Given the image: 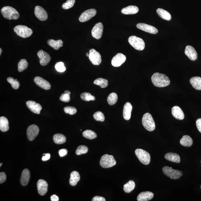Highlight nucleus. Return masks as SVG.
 Returning a JSON list of instances; mask_svg holds the SVG:
<instances>
[{"label":"nucleus","instance_id":"1","mask_svg":"<svg viewBox=\"0 0 201 201\" xmlns=\"http://www.w3.org/2000/svg\"><path fill=\"white\" fill-rule=\"evenodd\" d=\"M153 84L158 87H164L168 86L170 83L169 77L165 74L159 73H155L151 77Z\"/></svg>","mask_w":201,"mask_h":201},{"label":"nucleus","instance_id":"2","mask_svg":"<svg viewBox=\"0 0 201 201\" xmlns=\"http://www.w3.org/2000/svg\"><path fill=\"white\" fill-rule=\"evenodd\" d=\"M1 12L4 18L7 20H17L20 17V15L16 9L13 7L7 6L1 9Z\"/></svg>","mask_w":201,"mask_h":201},{"label":"nucleus","instance_id":"3","mask_svg":"<svg viewBox=\"0 0 201 201\" xmlns=\"http://www.w3.org/2000/svg\"><path fill=\"white\" fill-rule=\"evenodd\" d=\"M142 123L143 126L146 130L152 131L155 129V123L150 114L146 113L144 114L142 118Z\"/></svg>","mask_w":201,"mask_h":201},{"label":"nucleus","instance_id":"4","mask_svg":"<svg viewBox=\"0 0 201 201\" xmlns=\"http://www.w3.org/2000/svg\"><path fill=\"white\" fill-rule=\"evenodd\" d=\"M116 164V162L113 156L108 154L102 156L100 161V166L105 169L113 167Z\"/></svg>","mask_w":201,"mask_h":201},{"label":"nucleus","instance_id":"5","mask_svg":"<svg viewBox=\"0 0 201 201\" xmlns=\"http://www.w3.org/2000/svg\"><path fill=\"white\" fill-rule=\"evenodd\" d=\"M14 32L21 37L26 38L29 37L32 34V31L27 27L18 25L14 28Z\"/></svg>","mask_w":201,"mask_h":201},{"label":"nucleus","instance_id":"6","mask_svg":"<svg viewBox=\"0 0 201 201\" xmlns=\"http://www.w3.org/2000/svg\"><path fill=\"white\" fill-rule=\"evenodd\" d=\"M135 153L141 163L145 165L150 163V156L148 152L140 149H138L135 150Z\"/></svg>","mask_w":201,"mask_h":201},{"label":"nucleus","instance_id":"7","mask_svg":"<svg viewBox=\"0 0 201 201\" xmlns=\"http://www.w3.org/2000/svg\"><path fill=\"white\" fill-rule=\"evenodd\" d=\"M128 42L129 44L135 49L141 51L144 49L145 43L142 38L136 36H131L129 37Z\"/></svg>","mask_w":201,"mask_h":201},{"label":"nucleus","instance_id":"8","mask_svg":"<svg viewBox=\"0 0 201 201\" xmlns=\"http://www.w3.org/2000/svg\"><path fill=\"white\" fill-rule=\"evenodd\" d=\"M164 174L172 179H178L182 176V172L177 170L174 169L171 167L165 166L162 169Z\"/></svg>","mask_w":201,"mask_h":201},{"label":"nucleus","instance_id":"9","mask_svg":"<svg viewBox=\"0 0 201 201\" xmlns=\"http://www.w3.org/2000/svg\"><path fill=\"white\" fill-rule=\"evenodd\" d=\"M89 58L91 62L95 65H98L101 62V56L95 49H91L89 51Z\"/></svg>","mask_w":201,"mask_h":201},{"label":"nucleus","instance_id":"10","mask_svg":"<svg viewBox=\"0 0 201 201\" xmlns=\"http://www.w3.org/2000/svg\"><path fill=\"white\" fill-rule=\"evenodd\" d=\"M39 132V127L35 125H30L27 130V136L30 141L33 140L37 136Z\"/></svg>","mask_w":201,"mask_h":201},{"label":"nucleus","instance_id":"11","mask_svg":"<svg viewBox=\"0 0 201 201\" xmlns=\"http://www.w3.org/2000/svg\"><path fill=\"white\" fill-rule=\"evenodd\" d=\"M96 13V9H88L84 11L81 14L79 18V21L82 22H86L95 16Z\"/></svg>","mask_w":201,"mask_h":201},{"label":"nucleus","instance_id":"12","mask_svg":"<svg viewBox=\"0 0 201 201\" xmlns=\"http://www.w3.org/2000/svg\"><path fill=\"white\" fill-rule=\"evenodd\" d=\"M103 32V26L102 23L99 22L95 26L91 31L92 35L96 39H100L101 37Z\"/></svg>","mask_w":201,"mask_h":201},{"label":"nucleus","instance_id":"13","mask_svg":"<svg viewBox=\"0 0 201 201\" xmlns=\"http://www.w3.org/2000/svg\"><path fill=\"white\" fill-rule=\"evenodd\" d=\"M34 13L37 18L40 21H46L48 18L47 13L45 9L39 6L36 7L35 8Z\"/></svg>","mask_w":201,"mask_h":201},{"label":"nucleus","instance_id":"14","mask_svg":"<svg viewBox=\"0 0 201 201\" xmlns=\"http://www.w3.org/2000/svg\"><path fill=\"white\" fill-rule=\"evenodd\" d=\"M137 27L139 29L144 31L152 34H156L158 32L157 28L154 26L148 25L145 23H140L137 24Z\"/></svg>","mask_w":201,"mask_h":201},{"label":"nucleus","instance_id":"15","mask_svg":"<svg viewBox=\"0 0 201 201\" xmlns=\"http://www.w3.org/2000/svg\"><path fill=\"white\" fill-rule=\"evenodd\" d=\"M37 54L40 59V65L42 66L47 65L51 60V57L49 54L42 50L38 51Z\"/></svg>","mask_w":201,"mask_h":201},{"label":"nucleus","instance_id":"16","mask_svg":"<svg viewBox=\"0 0 201 201\" xmlns=\"http://www.w3.org/2000/svg\"><path fill=\"white\" fill-rule=\"evenodd\" d=\"M126 57L123 54L119 53L114 56L111 61V64L114 67H119L125 62Z\"/></svg>","mask_w":201,"mask_h":201},{"label":"nucleus","instance_id":"17","mask_svg":"<svg viewBox=\"0 0 201 201\" xmlns=\"http://www.w3.org/2000/svg\"><path fill=\"white\" fill-rule=\"evenodd\" d=\"M37 187L38 193L41 196H44L47 192L48 183L43 179H40L38 181Z\"/></svg>","mask_w":201,"mask_h":201},{"label":"nucleus","instance_id":"18","mask_svg":"<svg viewBox=\"0 0 201 201\" xmlns=\"http://www.w3.org/2000/svg\"><path fill=\"white\" fill-rule=\"evenodd\" d=\"M26 105L30 110L35 114H40L42 109L39 104L37 103L32 100H28L26 102Z\"/></svg>","mask_w":201,"mask_h":201},{"label":"nucleus","instance_id":"19","mask_svg":"<svg viewBox=\"0 0 201 201\" xmlns=\"http://www.w3.org/2000/svg\"><path fill=\"white\" fill-rule=\"evenodd\" d=\"M35 83L37 86L45 90H49L51 88V85L47 81L39 76H37L34 79Z\"/></svg>","mask_w":201,"mask_h":201},{"label":"nucleus","instance_id":"20","mask_svg":"<svg viewBox=\"0 0 201 201\" xmlns=\"http://www.w3.org/2000/svg\"><path fill=\"white\" fill-rule=\"evenodd\" d=\"M185 53L191 61H196L198 58V54L196 50L192 46H187L185 47Z\"/></svg>","mask_w":201,"mask_h":201},{"label":"nucleus","instance_id":"21","mask_svg":"<svg viewBox=\"0 0 201 201\" xmlns=\"http://www.w3.org/2000/svg\"><path fill=\"white\" fill-rule=\"evenodd\" d=\"M171 112L172 115L175 119L179 120H182L184 118V113L179 106H174L172 108Z\"/></svg>","mask_w":201,"mask_h":201},{"label":"nucleus","instance_id":"22","mask_svg":"<svg viewBox=\"0 0 201 201\" xmlns=\"http://www.w3.org/2000/svg\"><path fill=\"white\" fill-rule=\"evenodd\" d=\"M30 174L28 169H25L23 170L21 174L20 182L22 186H26L28 184L30 181Z\"/></svg>","mask_w":201,"mask_h":201},{"label":"nucleus","instance_id":"23","mask_svg":"<svg viewBox=\"0 0 201 201\" xmlns=\"http://www.w3.org/2000/svg\"><path fill=\"white\" fill-rule=\"evenodd\" d=\"M132 106L129 102H127L124 106L123 116L125 120H128L130 119L131 112L132 111Z\"/></svg>","mask_w":201,"mask_h":201},{"label":"nucleus","instance_id":"24","mask_svg":"<svg viewBox=\"0 0 201 201\" xmlns=\"http://www.w3.org/2000/svg\"><path fill=\"white\" fill-rule=\"evenodd\" d=\"M154 196V193L150 191H145L139 194L137 197L138 201H148L152 199Z\"/></svg>","mask_w":201,"mask_h":201},{"label":"nucleus","instance_id":"25","mask_svg":"<svg viewBox=\"0 0 201 201\" xmlns=\"http://www.w3.org/2000/svg\"><path fill=\"white\" fill-rule=\"evenodd\" d=\"M165 158L168 161L175 162V163H179L181 161L180 156L179 154L172 152L168 153L166 154Z\"/></svg>","mask_w":201,"mask_h":201},{"label":"nucleus","instance_id":"26","mask_svg":"<svg viewBox=\"0 0 201 201\" xmlns=\"http://www.w3.org/2000/svg\"><path fill=\"white\" fill-rule=\"evenodd\" d=\"M139 11L138 7L135 6H129L122 9L121 12L125 15L135 14Z\"/></svg>","mask_w":201,"mask_h":201},{"label":"nucleus","instance_id":"27","mask_svg":"<svg viewBox=\"0 0 201 201\" xmlns=\"http://www.w3.org/2000/svg\"><path fill=\"white\" fill-rule=\"evenodd\" d=\"M80 176L78 172L73 171L71 174V177L69 179V183L71 186H74L77 184L78 182L80 181Z\"/></svg>","mask_w":201,"mask_h":201},{"label":"nucleus","instance_id":"28","mask_svg":"<svg viewBox=\"0 0 201 201\" xmlns=\"http://www.w3.org/2000/svg\"><path fill=\"white\" fill-rule=\"evenodd\" d=\"M190 81L191 84L195 89L198 90H201V78L200 77L198 76L192 77L190 79Z\"/></svg>","mask_w":201,"mask_h":201},{"label":"nucleus","instance_id":"29","mask_svg":"<svg viewBox=\"0 0 201 201\" xmlns=\"http://www.w3.org/2000/svg\"><path fill=\"white\" fill-rule=\"evenodd\" d=\"M47 44L50 47L56 50H59V48L62 47L63 42L61 40H55L50 39L48 40Z\"/></svg>","mask_w":201,"mask_h":201},{"label":"nucleus","instance_id":"30","mask_svg":"<svg viewBox=\"0 0 201 201\" xmlns=\"http://www.w3.org/2000/svg\"><path fill=\"white\" fill-rule=\"evenodd\" d=\"M156 12L159 16L164 20L170 21L171 20V16L169 13L167 11L162 8H158Z\"/></svg>","mask_w":201,"mask_h":201},{"label":"nucleus","instance_id":"31","mask_svg":"<svg viewBox=\"0 0 201 201\" xmlns=\"http://www.w3.org/2000/svg\"><path fill=\"white\" fill-rule=\"evenodd\" d=\"M9 129V122L7 118L1 117L0 118V130L2 132H6Z\"/></svg>","mask_w":201,"mask_h":201},{"label":"nucleus","instance_id":"32","mask_svg":"<svg viewBox=\"0 0 201 201\" xmlns=\"http://www.w3.org/2000/svg\"><path fill=\"white\" fill-rule=\"evenodd\" d=\"M180 143L182 145L189 147L192 146L193 144V140L190 136H188V135H184L181 139Z\"/></svg>","mask_w":201,"mask_h":201},{"label":"nucleus","instance_id":"33","mask_svg":"<svg viewBox=\"0 0 201 201\" xmlns=\"http://www.w3.org/2000/svg\"><path fill=\"white\" fill-rule=\"evenodd\" d=\"M53 140L54 142L57 144H62L66 142V138L62 134H56L54 135Z\"/></svg>","mask_w":201,"mask_h":201},{"label":"nucleus","instance_id":"34","mask_svg":"<svg viewBox=\"0 0 201 201\" xmlns=\"http://www.w3.org/2000/svg\"><path fill=\"white\" fill-rule=\"evenodd\" d=\"M135 187V184L134 181L130 180L124 185L123 190L125 193H130L134 190Z\"/></svg>","mask_w":201,"mask_h":201},{"label":"nucleus","instance_id":"35","mask_svg":"<svg viewBox=\"0 0 201 201\" xmlns=\"http://www.w3.org/2000/svg\"><path fill=\"white\" fill-rule=\"evenodd\" d=\"M82 135L84 138L90 140H93L97 137V135L94 131L90 130L84 131L82 133Z\"/></svg>","mask_w":201,"mask_h":201},{"label":"nucleus","instance_id":"36","mask_svg":"<svg viewBox=\"0 0 201 201\" xmlns=\"http://www.w3.org/2000/svg\"><path fill=\"white\" fill-rule=\"evenodd\" d=\"M94 83V84L100 86L101 88H105L108 86V81L105 79L99 78L95 80Z\"/></svg>","mask_w":201,"mask_h":201},{"label":"nucleus","instance_id":"37","mask_svg":"<svg viewBox=\"0 0 201 201\" xmlns=\"http://www.w3.org/2000/svg\"><path fill=\"white\" fill-rule=\"evenodd\" d=\"M118 100V96L115 92L111 93L107 98L108 104L110 105H113L116 103Z\"/></svg>","mask_w":201,"mask_h":201},{"label":"nucleus","instance_id":"38","mask_svg":"<svg viewBox=\"0 0 201 201\" xmlns=\"http://www.w3.org/2000/svg\"><path fill=\"white\" fill-rule=\"evenodd\" d=\"M28 63L26 59H21L18 64V71L19 72H22L27 68Z\"/></svg>","mask_w":201,"mask_h":201},{"label":"nucleus","instance_id":"39","mask_svg":"<svg viewBox=\"0 0 201 201\" xmlns=\"http://www.w3.org/2000/svg\"><path fill=\"white\" fill-rule=\"evenodd\" d=\"M81 99L86 101H89L90 100H96L94 96L88 92L83 93L81 94Z\"/></svg>","mask_w":201,"mask_h":201},{"label":"nucleus","instance_id":"40","mask_svg":"<svg viewBox=\"0 0 201 201\" xmlns=\"http://www.w3.org/2000/svg\"><path fill=\"white\" fill-rule=\"evenodd\" d=\"M7 82L11 84L13 88L15 90L18 89L20 87V84L18 81H17V80H14L11 77H9L7 78Z\"/></svg>","mask_w":201,"mask_h":201},{"label":"nucleus","instance_id":"41","mask_svg":"<svg viewBox=\"0 0 201 201\" xmlns=\"http://www.w3.org/2000/svg\"><path fill=\"white\" fill-rule=\"evenodd\" d=\"M71 92L68 90L65 91L64 93L62 94L60 97V100L65 102H69L70 100Z\"/></svg>","mask_w":201,"mask_h":201},{"label":"nucleus","instance_id":"42","mask_svg":"<svg viewBox=\"0 0 201 201\" xmlns=\"http://www.w3.org/2000/svg\"><path fill=\"white\" fill-rule=\"evenodd\" d=\"M88 150V149L87 147L84 145H81L77 148L76 151V154L78 155L86 154L87 153Z\"/></svg>","mask_w":201,"mask_h":201},{"label":"nucleus","instance_id":"43","mask_svg":"<svg viewBox=\"0 0 201 201\" xmlns=\"http://www.w3.org/2000/svg\"><path fill=\"white\" fill-rule=\"evenodd\" d=\"M93 117L94 119L97 121L103 122L105 120V117L104 114L100 111H97L95 113Z\"/></svg>","mask_w":201,"mask_h":201},{"label":"nucleus","instance_id":"44","mask_svg":"<svg viewBox=\"0 0 201 201\" xmlns=\"http://www.w3.org/2000/svg\"><path fill=\"white\" fill-rule=\"evenodd\" d=\"M75 2V0H67L66 2L63 4L62 7L65 9L71 8L74 6Z\"/></svg>","mask_w":201,"mask_h":201},{"label":"nucleus","instance_id":"45","mask_svg":"<svg viewBox=\"0 0 201 201\" xmlns=\"http://www.w3.org/2000/svg\"><path fill=\"white\" fill-rule=\"evenodd\" d=\"M65 113L66 114H69V115H73L76 114L77 112V110L74 107H71V106H66L64 109Z\"/></svg>","mask_w":201,"mask_h":201},{"label":"nucleus","instance_id":"46","mask_svg":"<svg viewBox=\"0 0 201 201\" xmlns=\"http://www.w3.org/2000/svg\"><path fill=\"white\" fill-rule=\"evenodd\" d=\"M56 70L59 72H63L66 70L64 64L62 62H59L56 63L55 66Z\"/></svg>","mask_w":201,"mask_h":201},{"label":"nucleus","instance_id":"47","mask_svg":"<svg viewBox=\"0 0 201 201\" xmlns=\"http://www.w3.org/2000/svg\"><path fill=\"white\" fill-rule=\"evenodd\" d=\"M7 175L5 173L1 172L0 173V183H3L6 180Z\"/></svg>","mask_w":201,"mask_h":201},{"label":"nucleus","instance_id":"48","mask_svg":"<svg viewBox=\"0 0 201 201\" xmlns=\"http://www.w3.org/2000/svg\"><path fill=\"white\" fill-rule=\"evenodd\" d=\"M59 154L60 156L61 157H64L66 156L67 154V150L65 149H63L60 150L59 151Z\"/></svg>","mask_w":201,"mask_h":201},{"label":"nucleus","instance_id":"49","mask_svg":"<svg viewBox=\"0 0 201 201\" xmlns=\"http://www.w3.org/2000/svg\"><path fill=\"white\" fill-rule=\"evenodd\" d=\"M92 201H105V199L103 197L96 196L92 199Z\"/></svg>","mask_w":201,"mask_h":201},{"label":"nucleus","instance_id":"50","mask_svg":"<svg viewBox=\"0 0 201 201\" xmlns=\"http://www.w3.org/2000/svg\"><path fill=\"white\" fill-rule=\"evenodd\" d=\"M50 158V154H43V156L42 158V161H45L49 160Z\"/></svg>","mask_w":201,"mask_h":201},{"label":"nucleus","instance_id":"51","mask_svg":"<svg viewBox=\"0 0 201 201\" xmlns=\"http://www.w3.org/2000/svg\"><path fill=\"white\" fill-rule=\"evenodd\" d=\"M196 125L197 128L201 133V119H199L196 121Z\"/></svg>","mask_w":201,"mask_h":201},{"label":"nucleus","instance_id":"52","mask_svg":"<svg viewBox=\"0 0 201 201\" xmlns=\"http://www.w3.org/2000/svg\"><path fill=\"white\" fill-rule=\"evenodd\" d=\"M50 199L52 201H58L59 200L58 197L55 194L52 195Z\"/></svg>","mask_w":201,"mask_h":201},{"label":"nucleus","instance_id":"53","mask_svg":"<svg viewBox=\"0 0 201 201\" xmlns=\"http://www.w3.org/2000/svg\"><path fill=\"white\" fill-rule=\"evenodd\" d=\"M2 52V50L1 48V49H0V55H1Z\"/></svg>","mask_w":201,"mask_h":201},{"label":"nucleus","instance_id":"54","mask_svg":"<svg viewBox=\"0 0 201 201\" xmlns=\"http://www.w3.org/2000/svg\"><path fill=\"white\" fill-rule=\"evenodd\" d=\"M86 56L89 57V53H87Z\"/></svg>","mask_w":201,"mask_h":201},{"label":"nucleus","instance_id":"55","mask_svg":"<svg viewBox=\"0 0 201 201\" xmlns=\"http://www.w3.org/2000/svg\"><path fill=\"white\" fill-rule=\"evenodd\" d=\"M2 163H1V164H0V167H1V165H2Z\"/></svg>","mask_w":201,"mask_h":201},{"label":"nucleus","instance_id":"56","mask_svg":"<svg viewBox=\"0 0 201 201\" xmlns=\"http://www.w3.org/2000/svg\"></svg>","mask_w":201,"mask_h":201},{"label":"nucleus","instance_id":"57","mask_svg":"<svg viewBox=\"0 0 201 201\" xmlns=\"http://www.w3.org/2000/svg\"></svg>","mask_w":201,"mask_h":201}]
</instances>
